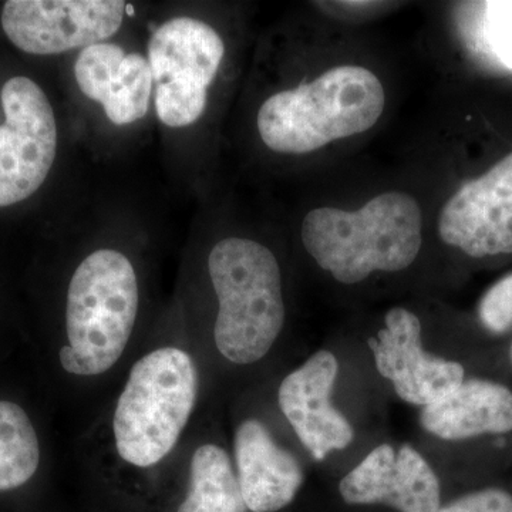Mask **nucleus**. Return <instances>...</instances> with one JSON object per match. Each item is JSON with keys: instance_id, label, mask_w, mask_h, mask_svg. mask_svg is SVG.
Masks as SVG:
<instances>
[{"instance_id": "obj_1", "label": "nucleus", "mask_w": 512, "mask_h": 512, "mask_svg": "<svg viewBox=\"0 0 512 512\" xmlns=\"http://www.w3.org/2000/svg\"><path fill=\"white\" fill-rule=\"evenodd\" d=\"M419 202L406 192H384L357 211L316 208L302 222L303 247L340 284L373 272L409 268L423 244Z\"/></svg>"}, {"instance_id": "obj_2", "label": "nucleus", "mask_w": 512, "mask_h": 512, "mask_svg": "<svg viewBox=\"0 0 512 512\" xmlns=\"http://www.w3.org/2000/svg\"><path fill=\"white\" fill-rule=\"evenodd\" d=\"M386 94L365 67L338 66L311 83L269 97L258 111L259 136L282 154H306L365 133L383 114Z\"/></svg>"}, {"instance_id": "obj_3", "label": "nucleus", "mask_w": 512, "mask_h": 512, "mask_svg": "<svg viewBox=\"0 0 512 512\" xmlns=\"http://www.w3.org/2000/svg\"><path fill=\"white\" fill-rule=\"evenodd\" d=\"M218 299L214 340L234 365L264 359L285 325L282 275L271 249L252 239H222L208 256Z\"/></svg>"}, {"instance_id": "obj_4", "label": "nucleus", "mask_w": 512, "mask_h": 512, "mask_svg": "<svg viewBox=\"0 0 512 512\" xmlns=\"http://www.w3.org/2000/svg\"><path fill=\"white\" fill-rule=\"evenodd\" d=\"M137 312V275L130 259L114 249L87 256L67 291L63 369L83 377L110 370L127 348Z\"/></svg>"}, {"instance_id": "obj_5", "label": "nucleus", "mask_w": 512, "mask_h": 512, "mask_svg": "<svg viewBox=\"0 0 512 512\" xmlns=\"http://www.w3.org/2000/svg\"><path fill=\"white\" fill-rule=\"evenodd\" d=\"M197 396V366L185 350L167 346L141 357L114 410V444L121 460L151 468L170 456Z\"/></svg>"}, {"instance_id": "obj_6", "label": "nucleus", "mask_w": 512, "mask_h": 512, "mask_svg": "<svg viewBox=\"0 0 512 512\" xmlns=\"http://www.w3.org/2000/svg\"><path fill=\"white\" fill-rule=\"evenodd\" d=\"M147 50L158 119L174 128L195 123L224 57L221 36L202 20L174 18L151 35Z\"/></svg>"}, {"instance_id": "obj_7", "label": "nucleus", "mask_w": 512, "mask_h": 512, "mask_svg": "<svg viewBox=\"0 0 512 512\" xmlns=\"http://www.w3.org/2000/svg\"><path fill=\"white\" fill-rule=\"evenodd\" d=\"M0 208L28 200L52 170L57 153L55 111L29 77L8 80L0 92Z\"/></svg>"}, {"instance_id": "obj_8", "label": "nucleus", "mask_w": 512, "mask_h": 512, "mask_svg": "<svg viewBox=\"0 0 512 512\" xmlns=\"http://www.w3.org/2000/svg\"><path fill=\"white\" fill-rule=\"evenodd\" d=\"M126 5L123 0H9L2 28L22 52L60 55L116 35Z\"/></svg>"}, {"instance_id": "obj_9", "label": "nucleus", "mask_w": 512, "mask_h": 512, "mask_svg": "<svg viewBox=\"0 0 512 512\" xmlns=\"http://www.w3.org/2000/svg\"><path fill=\"white\" fill-rule=\"evenodd\" d=\"M439 234L473 258L512 254V153L447 201Z\"/></svg>"}, {"instance_id": "obj_10", "label": "nucleus", "mask_w": 512, "mask_h": 512, "mask_svg": "<svg viewBox=\"0 0 512 512\" xmlns=\"http://www.w3.org/2000/svg\"><path fill=\"white\" fill-rule=\"evenodd\" d=\"M367 343L377 372L392 382L403 402L423 409L464 382L460 363L424 350L420 319L407 309H390L384 316V328Z\"/></svg>"}, {"instance_id": "obj_11", "label": "nucleus", "mask_w": 512, "mask_h": 512, "mask_svg": "<svg viewBox=\"0 0 512 512\" xmlns=\"http://www.w3.org/2000/svg\"><path fill=\"white\" fill-rule=\"evenodd\" d=\"M349 505H383L396 512H436L441 505L439 477L410 444H380L340 480Z\"/></svg>"}, {"instance_id": "obj_12", "label": "nucleus", "mask_w": 512, "mask_h": 512, "mask_svg": "<svg viewBox=\"0 0 512 512\" xmlns=\"http://www.w3.org/2000/svg\"><path fill=\"white\" fill-rule=\"evenodd\" d=\"M338 373L336 356L318 350L279 386V407L315 460L345 450L355 439L352 424L330 402Z\"/></svg>"}, {"instance_id": "obj_13", "label": "nucleus", "mask_w": 512, "mask_h": 512, "mask_svg": "<svg viewBox=\"0 0 512 512\" xmlns=\"http://www.w3.org/2000/svg\"><path fill=\"white\" fill-rule=\"evenodd\" d=\"M74 76L84 96L100 103L116 126L146 116L154 82L150 64L140 53H127L114 43H96L80 52Z\"/></svg>"}, {"instance_id": "obj_14", "label": "nucleus", "mask_w": 512, "mask_h": 512, "mask_svg": "<svg viewBox=\"0 0 512 512\" xmlns=\"http://www.w3.org/2000/svg\"><path fill=\"white\" fill-rule=\"evenodd\" d=\"M235 470L251 512H278L295 500L305 474L299 461L279 446L262 421L239 424L234 439Z\"/></svg>"}, {"instance_id": "obj_15", "label": "nucleus", "mask_w": 512, "mask_h": 512, "mask_svg": "<svg viewBox=\"0 0 512 512\" xmlns=\"http://www.w3.org/2000/svg\"><path fill=\"white\" fill-rule=\"evenodd\" d=\"M420 424L441 440L473 439L512 431V392L491 380H464L453 392L423 407Z\"/></svg>"}, {"instance_id": "obj_16", "label": "nucleus", "mask_w": 512, "mask_h": 512, "mask_svg": "<svg viewBox=\"0 0 512 512\" xmlns=\"http://www.w3.org/2000/svg\"><path fill=\"white\" fill-rule=\"evenodd\" d=\"M247 511L227 451L217 444H202L192 457L190 488L177 512Z\"/></svg>"}, {"instance_id": "obj_17", "label": "nucleus", "mask_w": 512, "mask_h": 512, "mask_svg": "<svg viewBox=\"0 0 512 512\" xmlns=\"http://www.w3.org/2000/svg\"><path fill=\"white\" fill-rule=\"evenodd\" d=\"M40 444L28 413L0 400V491L16 490L35 476Z\"/></svg>"}, {"instance_id": "obj_18", "label": "nucleus", "mask_w": 512, "mask_h": 512, "mask_svg": "<svg viewBox=\"0 0 512 512\" xmlns=\"http://www.w3.org/2000/svg\"><path fill=\"white\" fill-rule=\"evenodd\" d=\"M485 45L503 66L512 70V2H484Z\"/></svg>"}, {"instance_id": "obj_19", "label": "nucleus", "mask_w": 512, "mask_h": 512, "mask_svg": "<svg viewBox=\"0 0 512 512\" xmlns=\"http://www.w3.org/2000/svg\"><path fill=\"white\" fill-rule=\"evenodd\" d=\"M478 318L485 329L497 335L512 328V274L485 292L478 305Z\"/></svg>"}, {"instance_id": "obj_20", "label": "nucleus", "mask_w": 512, "mask_h": 512, "mask_svg": "<svg viewBox=\"0 0 512 512\" xmlns=\"http://www.w3.org/2000/svg\"><path fill=\"white\" fill-rule=\"evenodd\" d=\"M436 512H512V495L501 488H484L441 505Z\"/></svg>"}, {"instance_id": "obj_21", "label": "nucleus", "mask_w": 512, "mask_h": 512, "mask_svg": "<svg viewBox=\"0 0 512 512\" xmlns=\"http://www.w3.org/2000/svg\"><path fill=\"white\" fill-rule=\"evenodd\" d=\"M134 13H136V10H134V6L130 5V3H127V5H126V15L127 16H134Z\"/></svg>"}, {"instance_id": "obj_22", "label": "nucleus", "mask_w": 512, "mask_h": 512, "mask_svg": "<svg viewBox=\"0 0 512 512\" xmlns=\"http://www.w3.org/2000/svg\"><path fill=\"white\" fill-rule=\"evenodd\" d=\"M510 356H511V362H512V346H511V350H510Z\"/></svg>"}]
</instances>
